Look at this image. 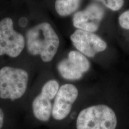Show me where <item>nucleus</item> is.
Returning a JSON list of instances; mask_svg holds the SVG:
<instances>
[{
	"mask_svg": "<svg viewBox=\"0 0 129 129\" xmlns=\"http://www.w3.org/2000/svg\"><path fill=\"white\" fill-rule=\"evenodd\" d=\"M59 85L57 81L51 80L44 84L41 93L34 99L32 107L34 115L41 121H47L52 113L51 101L56 97Z\"/></svg>",
	"mask_w": 129,
	"mask_h": 129,
	"instance_id": "nucleus-5",
	"label": "nucleus"
},
{
	"mask_svg": "<svg viewBox=\"0 0 129 129\" xmlns=\"http://www.w3.org/2000/svg\"><path fill=\"white\" fill-rule=\"evenodd\" d=\"M26 47L25 38L14 29L13 21L10 17L0 20V56L7 55L16 58Z\"/></svg>",
	"mask_w": 129,
	"mask_h": 129,
	"instance_id": "nucleus-4",
	"label": "nucleus"
},
{
	"mask_svg": "<svg viewBox=\"0 0 129 129\" xmlns=\"http://www.w3.org/2000/svg\"><path fill=\"white\" fill-rule=\"evenodd\" d=\"M81 0H56L55 10L59 16H68L75 12L80 6Z\"/></svg>",
	"mask_w": 129,
	"mask_h": 129,
	"instance_id": "nucleus-10",
	"label": "nucleus"
},
{
	"mask_svg": "<svg viewBox=\"0 0 129 129\" xmlns=\"http://www.w3.org/2000/svg\"><path fill=\"white\" fill-rule=\"evenodd\" d=\"M104 4L105 6L113 11L120 10L123 6L124 0H98Z\"/></svg>",
	"mask_w": 129,
	"mask_h": 129,
	"instance_id": "nucleus-11",
	"label": "nucleus"
},
{
	"mask_svg": "<svg viewBox=\"0 0 129 129\" xmlns=\"http://www.w3.org/2000/svg\"><path fill=\"white\" fill-rule=\"evenodd\" d=\"M118 22L121 28L129 29V10L122 13L119 16Z\"/></svg>",
	"mask_w": 129,
	"mask_h": 129,
	"instance_id": "nucleus-12",
	"label": "nucleus"
},
{
	"mask_svg": "<svg viewBox=\"0 0 129 129\" xmlns=\"http://www.w3.org/2000/svg\"><path fill=\"white\" fill-rule=\"evenodd\" d=\"M105 10L101 5L91 3L83 10L74 14L72 19L73 25L77 29L88 32H96L104 18Z\"/></svg>",
	"mask_w": 129,
	"mask_h": 129,
	"instance_id": "nucleus-8",
	"label": "nucleus"
},
{
	"mask_svg": "<svg viewBox=\"0 0 129 129\" xmlns=\"http://www.w3.org/2000/svg\"><path fill=\"white\" fill-rule=\"evenodd\" d=\"M25 40L29 54L40 56L44 62L53 60L60 44L57 34L47 22H41L29 29L26 33Z\"/></svg>",
	"mask_w": 129,
	"mask_h": 129,
	"instance_id": "nucleus-1",
	"label": "nucleus"
},
{
	"mask_svg": "<svg viewBox=\"0 0 129 129\" xmlns=\"http://www.w3.org/2000/svg\"><path fill=\"white\" fill-rule=\"evenodd\" d=\"M90 62L86 57L78 51L72 50L68 57L57 64V70L63 78L68 80H78L90 68Z\"/></svg>",
	"mask_w": 129,
	"mask_h": 129,
	"instance_id": "nucleus-6",
	"label": "nucleus"
},
{
	"mask_svg": "<svg viewBox=\"0 0 129 129\" xmlns=\"http://www.w3.org/2000/svg\"><path fill=\"white\" fill-rule=\"evenodd\" d=\"M4 114L2 109L0 108V129L2 128L4 124Z\"/></svg>",
	"mask_w": 129,
	"mask_h": 129,
	"instance_id": "nucleus-13",
	"label": "nucleus"
},
{
	"mask_svg": "<svg viewBox=\"0 0 129 129\" xmlns=\"http://www.w3.org/2000/svg\"><path fill=\"white\" fill-rule=\"evenodd\" d=\"M29 80L28 73L23 69L4 67L0 69V98L19 99L25 94Z\"/></svg>",
	"mask_w": 129,
	"mask_h": 129,
	"instance_id": "nucleus-3",
	"label": "nucleus"
},
{
	"mask_svg": "<svg viewBox=\"0 0 129 129\" xmlns=\"http://www.w3.org/2000/svg\"><path fill=\"white\" fill-rule=\"evenodd\" d=\"M78 96V89L71 84H65L58 90L52 107V115L56 120H62L69 115L72 105Z\"/></svg>",
	"mask_w": 129,
	"mask_h": 129,
	"instance_id": "nucleus-9",
	"label": "nucleus"
},
{
	"mask_svg": "<svg viewBox=\"0 0 129 129\" xmlns=\"http://www.w3.org/2000/svg\"><path fill=\"white\" fill-rule=\"evenodd\" d=\"M72 44L78 51L88 57L105 50L107 44L93 32L81 29L75 30L70 37Z\"/></svg>",
	"mask_w": 129,
	"mask_h": 129,
	"instance_id": "nucleus-7",
	"label": "nucleus"
},
{
	"mask_svg": "<svg viewBox=\"0 0 129 129\" xmlns=\"http://www.w3.org/2000/svg\"><path fill=\"white\" fill-rule=\"evenodd\" d=\"M117 117L111 108L98 105L82 110L77 119V129H115Z\"/></svg>",
	"mask_w": 129,
	"mask_h": 129,
	"instance_id": "nucleus-2",
	"label": "nucleus"
}]
</instances>
